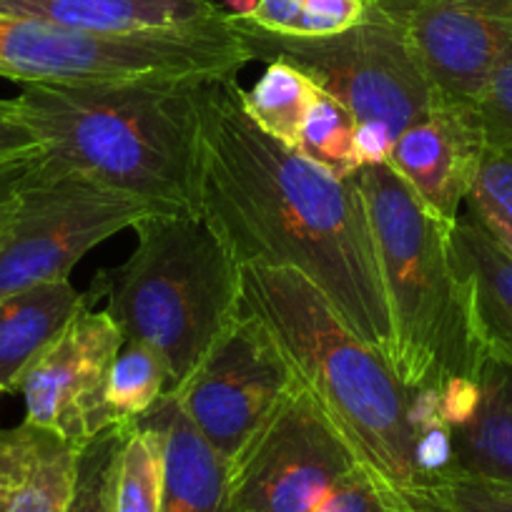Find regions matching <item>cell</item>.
<instances>
[{"label": "cell", "mask_w": 512, "mask_h": 512, "mask_svg": "<svg viewBox=\"0 0 512 512\" xmlns=\"http://www.w3.org/2000/svg\"><path fill=\"white\" fill-rule=\"evenodd\" d=\"M241 91L236 76L201 83V214L239 267L299 272L392 364L390 304L357 179H337L264 134Z\"/></svg>", "instance_id": "obj_1"}, {"label": "cell", "mask_w": 512, "mask_h": 512, "mask_svg": "<svg viewBox=\"0 0 512 512\" xmlns=\"http://www.w3.org/2000/svg\"><path fill=\"white\" fill-rule=\"evenodd\" d=\"M241 304L262 319L299 382L379 487L417 512H450L417 465V390L349 332L309 279L294 269L241 267Z\"/></svg>", "instance_id": "obj_2"}, {"label": "cell", "mask_w": 512, "mask_h": 512, "mask_svg": "<svg viewBox=\"0 0 512 512\" xmlns=\"http://www.w3.org/2000/svg\"><path fill=\"white\" fill-rule=\"evenodd\" d=\"M204 81L26 83L16 103L51 164L81 171L166 214H201Z\"/></svg>", "instance_id": "obj_3"}, {"label": "cell", "mask_w": 512, "mask_h": 512, "mask_svg": "<svg viewBox=\"0 0 512 512\" xmlns=\"http://www.w3.org/2000/svg\"><path fill=\"white\" fill-rule=\"evenodd\" d=\"M136 249L88 287L123 337L164 357L169 395L199 369L241 314V267L204 214H151L134 226Z\"/></svg>", "instance_id": "obj_4"}, {"label": "cell", "mask_w": 512, "mask_h": 512, "mask_svg": "<svg viewBox=\"0 0 512 512\" xmlns=\"http://www.w3.org/2000/svg\"><path fill=\"white\" fill-rule=\"evenodd\" d=\"M354 179L367 204L390 304L395 374L417 392L475 379L485 354L452 262V226L425 209L387 159L362 164Z\"/></svg>", "instance_id": "obj_5"}, {"label": "cell", "mask_w": 512, "mask_h": 512, "mask_svg": "<svg viewBox=\"0 0 512 512\" xmlns=\"http://www.w3.org/2000/svg\"><path fill=\"white\" fill-rule=\"evenodd\" d=\"M231 21L251 61L289 63L347 108L364 164L387 159L392 144L435 103L407 21L372 3L357 26L324 38L277 36L236 13Z\"/></svg>", "instance_id": "obj_6"}, {"label": "cell", "mask_w": 512, "mask_h": 512, "mask_svg": "<svg viewBox=\"0 0 512 512\" xmlns=\"http://www.w3.org/2000/svg\"><path fill=\"white\" fill-rule=\"evenodd\" d=\"M246 63L231 13L209 26L123 36L0 16V78L21 86L236 76Z\"/></svg>", "instance_id": "obj_7"}, {"label": "cell", "mask_w": 512, "mask_h": 512, "mask_svg": "<svg viewBox=\"0 0 512 512\" xmlns=\"http://www.w3.org/2000/svg\"><path fill=\"white\" fill-rule=\"evenodd\" d=\"M151 214L166 211L51 164L41 151L0 236V299L33 284L68 279L93 246Z\"/></svg>", "instance_id": "obj_8"}, {"label": "cell", "mask_w": 512, "mask_h": 512, "mask_svg": "<svg viewBox=\"0 0 512 512\" xmlns=\"http://www.w3.org/2000/svg\"><path fill=\"white\" fill-rule=\"evenodd\" d=\"M359 470L352 447L297 379L229 465V485L241 512H317Z\"/></svg>", "instance_id": "obj_9"}, {"label": "cell", "mask_w": 512, "mask_h": 512, "mask_svg": "<svg viewBox=\"0 0 512 512\" xmlns=\"http://www.w3.org/2000/svg\"><path fill=\"white\" fill-rule=\"evenodd\" d=\"M297 374L267 324L241 309L189 382L174 392L226 467L294 390Z\"/></svg>", "instance_id": "obj_10"}, {"label": "cell", "mask_w": 512, "mask_h": 512, "mask_svg": "<svg viewBox=\"0 0 512 512\" xmlns=\"http://www.w3.org/2000/svg\"><path fill=\"white\" fill-rule=\"evenodd\" d=\"M123 342L126 337L111 314L81 309L18 382L26 420L56 430L81 447L98 432L116 427L103 410V392Z\"/></svg>", "instance_id": "obj_11"}, {"label": "cell", "mask_w": 512, "mask_h": 512, "mask_svg": "<svg viewBox=\"0 0 512 512\" xmlns=\"http://www.w3.org/2000/svg\"><path fill=\"white\" fill-rule=\"evenodd\" d=\"M407 33L437 101L475 103L512 56V0H422Z\"/></svg>", "instance_id": "obj_12"}, {"label": "cell", "mask_w": 512, "mask_h": 512, "mask_svg": "<svg viewBox=\"0 0 512 512\" xmlns=\"http://www.w3.org/2000/svg\"><path fill=\"white\" fill-rule=\"evenodd\" d=\"M485 149L475 103L435 98L430 111L392 144L387 161L432 216L455 226Z\"/></svg>", "instance_id": "obj_13"}, {"label": "cell", "mask_w": 512, "mask_h": 512, "mask_svg": "<svg viewBox=\"0 0 512 512\" xmlns=\"http://www.w3.org/2000/svg\"><path fill=\"white\" fill-rule=\"evenodd\" d=\"M81 445L23 420L0 427V512H68Z\"/></svg>", "instance_id": "obj_14"}, {"label": "cell", "mask_w": 512, "mask_h": 512, "mask_svg": "<svg viewBox=\"0 0 512 512\" xmlns=\"http://www.w3.org/2000/svg\"><path fill=\"white\" fill-rule=\"evenodd\" d=\"M0 16L123 36L209 26L229 13L211 0H0Z\"/></svg>", "instance_id": "obj_15"}, {"label": "cell", "mask_w": 512, "mask_h": 512, "mask_svg": "<svg viewBox=\"0 0 512 512\" xmlns=\"http://www.w3.org/2000/svg\"><path fill=\"white\" fill-rule=\"evenodd\" d=\"M450 249L482 354L512 364V254L470 219L452 226Z\"/></svg>", "instance_id": "obj_16"}, {"label": "cell", "mask_w": 512, "mask_h": 512, "mask_svg": "<svg viewBox=\"0 0 512 512\" xmlns=\"http://www.w3.org/2000/svg\"><path fill=\"white\" fill-rule=\"evenodd\" d=\"M475 402L452 422L457 477L512 487V364L482 357Z\"/></svg>", "instance_id": "obj_17"}, {"label": "cell", "mask_w": 512, "mask_h": 512, "mask_svg": "<svg viewBox=\"0 0 512 512\" xmlns=\"http://www.w3.org/2000/svg\"><path fill=\"white\" fill-rule=\"evenodd\" d=\"M166 437V487L159 512H241L231 495L229 467L184 415L176 395L149 412Z\"/></svg>", "instance_id": "obj_18"}, {"label": "cell", "mask_w": 512, "mask_h": 512, "mask_svg": "<svg viewBox=\"0 0 512 512\" xmlns=\"http://www.w3.org/2000/svg\"><path fill=\"white\" fill-rule=\"evenodd\" d=\"M86 307H93L91 297L71 279L33 284L0 299V392H16L26 369Z\"/></svg>", "instance_id": "obj_19"}, {"label": "cell", "mask_w": 512, "mask_h": 512, "mask_svg": "<svg viewBox=\"0 0 512 512\" xmlns=\"http://www.w3.org/2000/svg\"><path fill=\"white\" fill-rule=\"evenodd\" d=\"M169 395V369L164 357L146 342L126 339L111 364L103 392V410L111 425H131L149 415Z\"/></svg>", "instance_id": "obj_20"}, {"label": "cell", "mask_w": 512, "mask_h": 512, "mask_svg": "<svg viewBox=\"0 0 512 512\" xmlns=\"http://www.w3.org/2000/svg\"><path fill=\"white\" fill-rule=\"evenodd\" d=\"M314 93H317V86L299 68L274 61L267 63V71L249 91H241V101L251 121L262 128L264 134L294 149Z\"/></svg>", "instance_id": "obj_21"}, {"label": "cell", "mask_w": 512, "mask_h": 512, "mask_svg": "<svg viewBox=\"0 0 512 512\" xmlns=\"http://www.w3.org/2000/svg\"><path fill=\"white\" fill-rule=\"evenodd\" d=\"M166 487V437L159 425L141 417L118 455L116 512H159Z\"/></svg>", "instance_id": "obj_22"}, {"label": "cell", "mask_w": 512, "mask_h": 512, "mask_svg": "<svg viewBox=\"0 0 512 512\" xmlns=\"http://www.w3.org/2000/svg\"><path fill=\"white\" fill-rule=\"evenodd\" d=\"M294 151L337 179H349L364 164L357 123L347 108L327 96L322 88L314 93Z\"/></svg>", "instance_id": "obj_23"}, {"label": "cell", "mask_w": 512, "mask_h": 512, "mask_svg": "<svg viewBox=\"0 0 512 512\" xmlns=\"http://www.w3.org/2000/svg\"><path fill=\"white\" fill-rule=\"evenodd\" d=\"M364 0H254L241 18L277 36H337L362 21Z\"/></svg>", "instance_id": "obj_24"}, {"label": "cell", "mask_w": 512, "mask_h": 512, "mask_svg": "<svg viewBox=\"0 0 512 512\" xmlns=\"http://www.w3.org/2000/svg\"><path fill=\"white\" fill-rule=\"evenodd\" d=\"M470 221L485 229L512 254V151L490 149L482 154L472 189L465 199Z\"/></svg>", "instance_id": "obj_25"}, {"label": "cell", "mask_w": 512, "mask_h": 512, "mask_svg": "<svg viewBox=\"0 0 512 512\" xmlns=\"http://www.w3.org/2000/svg\"><path fill=\"white\" fill-rule=\"evenodd\" d=\"M134 425L136 422L108 427L81 447L76 490H73L68 512H116L113 492H116L118 455H121L128 430Z\"/></svg>", "instance_id": "obj_26"}, {"label": "cell", "mask_w": 512, "mask_h": 512, "mask_svg": "<svg viewBox=\"0 0 512 512\" xmlns=\"http://www.w3.org/2000/svg\"><path fill=\"white\" fill-rule=\"evenodd\" d=\"M485 144L512 151V56L490 73L475 101Z\"/></svg>", "instance_id": "obj_27"}, {"label": "cell", "mask_w": 512, "mask_h": 512, "mask_svg": "<svg viewBox=\"0 0 512 512\" xmlns=\"http://www.w3.org/2000/svg\"><path fill=\"white\" fill-rule=\"evenodd\" d=\"M317 512H417L379 487L364 470L354 472L347 482L329 495Z\"/></svg>", "instance_id": "obj_28"}, {"label": "cell", "mask_w": 512, "mask_h": 512, "mask_svg": "<svg viewBox=\"0 0 512 512\" xmlns=\"http://www.w3.org/2000/svg\"><path fill=\"white\" fill-rule=\"evenodd\" d=\"M450 512H512V487L457 477L447 490Z\"/></svg>", "instance_id": "obj_29"}, {"label": "cell", "mask_w": 512, "mask_h": 512, "mask_svg": "<svg viewBox=\"0 0 512 512\" xmlns=\"http://www.w3.org/2000/svg\"><path fill=\"white\" fill-rule=\"evenodd\" d=\"M43 151L28 123L21 118L16 98H0V164Z\"/></svg>", "instance_id": "obj_30"}, {"label": "cell", "mask_w": 512, "mask_h": 512, "mask_svg": "<svg viewBox=\"0 0 512 512\" xmlns=\"http://www.w3.org/2000/svg\"><path fill=\"white\" fill-rule=\"evenodd\" d=\"M38 154H28L21 156V159H11L0 164V236L6 231L8 221H11V214L18 201V191H21L26 176L31 174Z\"/></svg>", "instance_id": "obj_31"}, {"label": "cell", "mask_w": 512, "mask_h": 512, "mask_svg": "<svg viewBox=\"0 0 512 512\" xmlns=\"http://www.w3.org/2000/svg\"><path fill=\"white\" fill-rule=\"evenodd\" d=\"M364 3H372V6L384 8V11L395 13V16L405 18L407 21V18H410V13L420 6L422 0H364Z\"/></svg>", "instance_id": "obj_32"}, {"label": "cell", "mask_w": 512, "mask_h": 512, "mask_svg": "<svg viewBox=\"0 0 512 512\" xmlns=\"http://www.w3.org/2000/svg\"><path fill=\"white\" fill-rule=\"evenodd\" d=\"M3 395H6V392H0V397H3Z\"/></svg>", "instance_id": "obj_33"}]
</instances>
